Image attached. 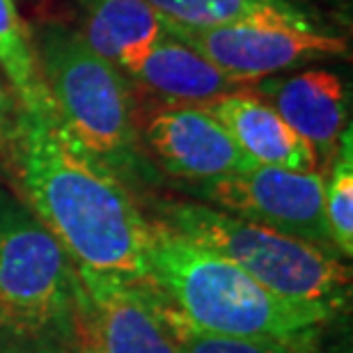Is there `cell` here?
<instances>
[{
  "label": "cell",
  "mask_w": 353,
  "mask_h": 353,
  "mask_svg": "<svg viewBox=\"0 0 353 353\" xmlns=\"http://www.w3.org/2000/svg\"><path fill=\"white\" fill-rule=\"evenodd\" d=\"M28 209L76 266L143 278L150 221L124 181L90 159L48 112H17L10 154Z\"/></svg>",
  "instance_id": "cell-1"
},
{
  "label": "cell",
  "mask_w": 353,
  "mask_h": 353,
  "mask_svg": "<svg viewBox=\"0 0 353 353\" xmlns=\"http://www.w3.org/2000/svg\"><path fill=\"white\" fill-rule=\"evenodd\" d=\"M150 225L140 280L188 326L303 349L335 312L326 303L282 299L221 252L190 241L154 218Z\"/></svg>",
  "instance_id": "cell-2"
},
{
  "label": "cell",
  "mask_w": 353,
  "mask_h": 353,
  "mask_svg": "<svg viewBox=\"0 0 353 353\" xmlns=\"http://www.w3.org/2000/svg\"><path fill=\"white\" fill-rule=\"evenodd\" d=\"M32 46L53 115L67 136L119 181L145 179L138 110L124 74L99 58L76 28L44 23Z\"/></svg>",
  "instance_id": "cell-3"
},
{
  "label": "cell",
  "mask_w": 353,
  "mask_h": 353,
  "mask_svg": "<svg viewBox=\"0 0 353 353\" xmlns=\"http://www.w3.org/2000/svg\"><path fill=\"white\" fill-rule=\"evenodd\" d=\"M150 207L157 214L154 221L221 252L282 299L337 307L349 292L351 271L333 250L280 234L204 202L154 200Z\"/></svg>",
  "instance_id": "cell-4"
},
{
  "label": "cell",
  "mask_w": 353,
  "mask_h": 353,
  "mask_svg": "<svg viewBox=\"0 0 353 353\" xmlns=\"http://www.w3.org/2000/svg\"><path fill=\"white\" fill-rule=\"evenodd\" d=\"M76 312V266L44 223L0 193V326L37 337Z\"/></svg>",
  "instance_id": "cell-5"
},
{
  "label": "cell",
  "mask_w": 353,
  "mask_h": 353,
  "mask_svg": "<svg viewBox=\"0 0 353 353\" xmlns=\"http://www.w3.org/2000/svg\"><path fill=\"white\" fill-rule=\"evenodd\" d=\"M323 183L316 170L252 165L207 181H181L179 188L225 214L337 252L323 211Z\"/></svg>",
  "instance_id": "cell-6"
},
{
  "label": "cell",
  "mask_w": 353,
  "mask_h": 353,
  "mask_svg": "<svg viewBox=\"0 0 353 353\" xmlns=\"http://www.w3.org/2000/svg\"><path fill=\"white\" fill-rule=\"evenodd\" d=\"M163 28L172 39L193 48L221 72L248 83H259L316 60L347 58L349 53L347 41L323 30L259 26L193 28L168 19H163Z\"/></svg>",
  "instance_id": "cell-7"
},
{
  "label": "cell",
  "mask_w": 353,
  "mask_h": 353,
  "mask_svg": "<svg viewBox=\"0 0 353 353\" xmlns=\"http://www.w3.org/2000/svg\"><path fill=\"white\" fill-rule=\"evenodd\" d=\"M74 319L97 353H179L159 299L138 278L76 266Z\"/></svg>",
  "instance_id": "cell-8"
},
{
  "label": "cell",
  "mask_w": 353,
  "mask_h": 353,
  "mask_svg": "<svg viewBox=\"0 0 353 353\" xmlns=\"http://www.w3.org/2000/svg\"><path fill=\"white\" fill-rule=\"evenodd\" d=\"M140 145L159 168L179 181H207L257 165L218 119L188 103H161L140 119Z\"/></svg>",
  "instance_id": "cell-9"
},
{
  "label": "cell",
  "mask_w": 353,
  "mask_h": 353,
  "mask_svg": "<svg viewBox=\"0 0 353 353\" xmlns=\"http://www.w3.org/2000/svg\"><path fill=\"white\" fill-rule=\"evenodd\" d=\"M255 92L312 147L316 161L335 157L349 117V97L340 76L328 69H303L292 76H268Z\"/></svg>",
  "instance_id": "cell-10"
},
{
  "label": "cell",
  "mask_w": 353,
  "mask_h": 353,
  "mask_svg": "<svg viewBox=\"0 0 353 353\" xmlns=\"http://www.w3.org/2000/svg\"><path fill=\"white\" fill-rule=\"evenodd\" d=\"M202 108L230 131L245 157L257 165L314 172L319 163L312 147L255 92H236L214 99L202 103Z\"/></svg>",
  "instance_id": "cell-11"
},
{
  "label": "cell",
  "mask_w": 353,
  "mask_h": 353,
  "mask_svg": "<svg viewBox=\"0 0 353 353\" xmlns=\"http://www.w3.org/2000/svg\"><path fill=\"white\" fill-rule=\"evenodd\" d=\"M124 79L133 81L163 103L188 105H202L236 92H255L257 85L221 72L168 32Z\"/></svg>",
  "instance_id": "cell-12"
},
{
  "label": "cell",
  "mask_w": 353,
  "mask_h": 353,
  "mask_svg": "<svg viewBox=\"0 0 353 353\" xmlns=\"http://www.w3.org/2000/svg\"><path fill=\"white\" fill-rule=\"evenodd\" d=\"M76 32L124 76L165 34L163 19L147 0H76Z\"/></svg>",
  "instance_id": "cell-13"
},
{
  "label": "cell",
  "mask_w": 353,
  "mask_h": 353,
  "mask_svg": "<svg viewBox=\"0 0 353 353\" xmlns=\"http://www.w3.org/2000/svg\"><path fill=\"white\" fill-rule=\"evenodd\" d=\"M161 17L181 26H259L319 30L312 14L296 0H147Z\"/></svg>",
  "instance_id": "cell-14"
},
{
  "label": "cell",
  "mask_w": 353,
  "mask_h": 353,
  "mask_svg": "<svg viewBox=\"0 0 353 353\" xmlns=\"http://www.w3.org/2000/svg\"><path fill=\"white\" fill-rule=\"evenodd\" d=\"M0 69L10 81L21 110H53L39 74L32 37L28 34V28L14 0H0Z\"/></svg>",
  "instance_id": "cell-15"
},
{
  "label": "cell",
  "mask_w": 353,
  "mask_h": 353,
  "mask_svg": "<svg viewBox=\"0 0 353 353\" xmlns=\"http://www.w3.org/2000/svg\"><path fill=\"white\" fill-rule=\"evenodd\" d=\"M323 211L335 250L342 257L353 255V147L351 129L342 133L333 157L330 179L323 183Z\"/></svg>",
  "instance_id": "cell-16"
},
{
  "label": "cell",
  "mask_w": 353,
  "mask_h": 353,
  "mask_svg": "<svg viewBox=\"0 0 353 353\" xmlns=\"http://www.w3.org/2000/svg\"><path fill=\"white\" fill-rule=\"evenodd\" d=\"M161 307H163V312L168 316V323H170V330L174 335L179 353H301L299 347L273 342V340H255V337H234V335H218V333H207V330H197L193 326H188L183 319H179L163 303H161Z\"/></svg>",
  "instance_id": "cell-17"
},
{
  "label": "cell",
  "mask_w": 353,
  "mask_h": 353,
  "mask_svg": "<svg viewBox=\"0 0 353 353\" xmlns=\"http://www.w3.org/2000/svg\"><path fill=\"white\" fill-rule=\"evenodd\" d=\"M17 112L19 105L12 99L10 90L0 81V165H10V154L17 131Z\"/></svg>",
  "instance_id": "cell-18"
},
{
  "label": "cell",
  "mask_w": 353,
  "mask_h": 353,
  "mask_svg": "<svg viewBox=\"0 0 353 353\" xmlns=\"http://www.w3.org/2000/svg\"><path fill=\"white\" fill-rule=\"evenodd\" d=\"M76 353H97V351H94V349H90V347H83V349H79Z\"/></svg>",
  "instance_id": "cell-19"
},
{
  "label": "cell",
  "mask_w": 353,
  "mask_h": 353,
  "mask_svg": "<svg viewBox=\"0 0 353 353\" xmlns=\"http://www.w3.org/2000/svg\"><path fill=\"white\" fill-rule=\"evenodd\" d=\"M296 3H299V0H296Z\"/></svg>",
  "instance_id": "cell-20"
}]
</instances>
